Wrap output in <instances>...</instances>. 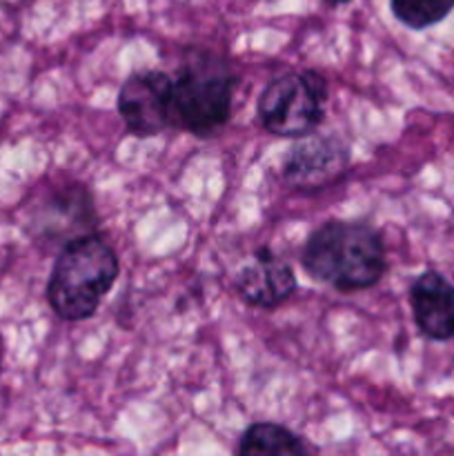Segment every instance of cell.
<instances>
[{"label": "cell", "mask_w": 454, "mask_h": 456, "mask_svg": "<svg viewBox=\"0 0 454 456\" xmlns=\"http://www.w3.org/2000/svg\"><path fill=\"white\" fill-rule=\"evenodd\" d=\"M303 270L338 292H361L383 279L387 270L381 234L363 223L328 221L303 248Z\"/></svg>", "instance_id": "obj_1"}, {"label": "cell", "mask_w": 454, "mask_h": 456, "mask_svg": "<svg viewBox=\"0 0 454 456\" xmlns=\"http://www.w3.org/2000/svg\"><path fill=\"white\" fill-rule=\"evenodd\" d=\"M120 263L114 248L96 232L67 240L47 283V303L62 321L92 319L114 288Z\"/></svg>", "instance_id": "obj_2"}, {"label": "cell", "mask_w": 454, "mask_h": 456, "mask_svg": "<svg viewBox=\"0 0 454 456\" xmlns=\"http://www.w3.org/2000/svg\"><path fill=\"white\" fill-rule=\"evenodd\" d=\"M172 127L207 138L225 127L231 116L236 78L223 62L203 58L182 65L172 78Z\"/></svg>", "instance_id": "obj_3"}, {"label": "cell", "mask_w": 454, "mask_h": 456, "mask_svg": "<svg viewBox=\"0 0 454 456\" xmlns=\"http://www.w3.org/2000/svg\"><path fill=\"white\" fill-rule=\"evenodd\" d=\"M328 83L319 71L303 69L276 76L258 98V118L274 136L301 138L323 120Z\"/></svg>", "instance_id": "obj_4"}, {"label": "cell", "mask_w": 454, "mask_h": 456, "mask_svg": "<svg viewBox=\"0 0 454 456\" xmlns=\"http://www.w3.org/2000/svg\"><path fill=\"white\" fill-rule=\"evenodd\" d=\"M172 76L158 69L134 71L120 85L118 114L127 132L134 136L150 138L172 127L169 107H172Z\"/></svg>", "instance_id": "obj_5"}, {"label": "cell", "mask_w": 454, "mask_h": 456, "mask_svg": "<svg viewBox=\"0 0 454 456\" xmlns=\"http://www.w3.org/2000/svg\"><path fill=\"white\" fill-rule=\"evenodd\" d=\"M350 165V151L336 136H301L283 160V178L303 191L334 185Z\"/></svg>", "instance_id": "obj_6"}, {"label": "cell", "mask_w": 454, "mask_h": 456, "mask_svg": "<svg viewBox=\"0 0 454 456\" xmlns=\"http://www.w3.org/2000/svg\"><path fill=\"white\" fill-rule=\"evenodd\" d=\"M236 292L249 307L274 310L296 292V276L289 263L276 256L270 248H258L234 279Z\"/></svg>", "instance_id": "obj_7"}, {"label": "cell", "mask_w": 454, "mask_h": 456, "mask_svg": "<svg viewBox=\"0 0 454 456\" xmlns=\"http://www.w3.org/2000/svg\"><path fill=\"white\" fill-rule=\"evenodd\" d=\"M414 323L432 341L454 337V285L439 272H423L409 288Z\"/></svg>", "instance_id": "obj_8"}, {"label": "cell", "mask_w": 454, "mask_h": 456, "mask_svg": "<svg viewBox=\"0 0 454 456\" xmlns=\"http://www.w3.org/2000/svg\"><path fill=\"white\" fill-rule=\"evenodd\" d=\"M310 452L298 435L279 423H252L240 435L239 454H305Z\"/></svg>", "instance_id": "obj_9"}, {"label": "cell", "mask_w": 454, "mask_h": 456, "mask_svg": "<svg viewBox=\"0 0 454 456\" xmlns=\"http://www.w3.org/2000/svg\"><path fill=\"white\" fill-rule=\"evenodd\" d=\"M392 13L409 29H427L454 9V0H390Z\"/></svg>", "instance_id": "obj_10"}]
</instances>
